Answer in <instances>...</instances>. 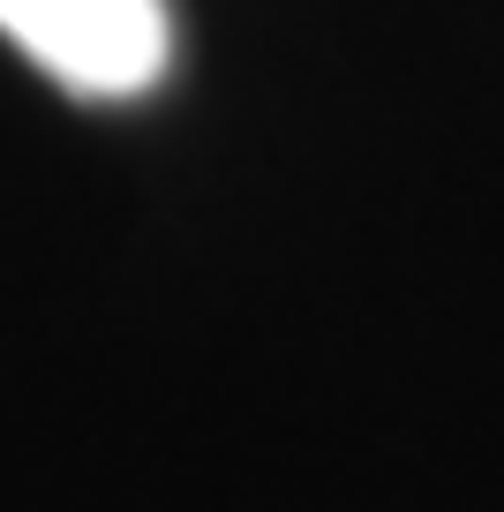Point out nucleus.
Here are the masks:
<instances>
[{
    "mask_svg": "<svg viewBox=\"0 0 504 512\" xmlns=\"http://www.w3.org/2000/svg\"><path fill=\"white\" fill-rule=\"evenodd\" d=\"M0 38L76 98H136L166 76V0H0Z\"/></svg>",
    "mask_w": 504,
    "mask_h": 512,
    "instance_id": "1",
    "label": "nucleus"
}]
</instances>
